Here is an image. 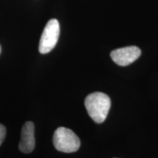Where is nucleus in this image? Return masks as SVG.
<instances>
[{
  "label": "nucleus",
  "mask_w": 158,
  "mask_h": 158,
  "mask_svg": "<svg viewBox=\"0 0 158 158\" xmlns=\"http://www.w3.org/2000/svg\"><path fill=\"white\" fill-rule=\"evenodd\" d=\"M84 104L89 116L96 123L101 124L107 118L111 102L107 94L94 92L86 97Z\"/></svg>",
  "instance_id": "1"
},
{
  "label": "nucleus",
  "mask_w": 158,
  "mask_h": 158,
  "mask_svg": "<svg viewBox=\"0 0 158 158\" xmlns=\"http://www.w3.org/2000/svg\"><path fill=\"white\" fill-rule=\"evenodd\" d=\"M53 143L56 149L64 153H72L78 151L81 141L73 130L60 127L54 132Z\"/></svg>",
  "instance_id": "2"
},
{
  "label": "nucleus",
  "mask_w": 158,
  "mask_h": 158,
  "mask_svg": "<svg viewBox=\"0 0 158 158\" xmlns=\"http://www.w3.org/2000/svg\"><path fill=\"white\" fill-rule=\"evenodd\" d=\"M141 51L137 46H127L111 51L110 57L119 66H127L139 58Z\"/></svg>",
  "instance_id": "4"
},
{
  "label": "nucleus",
  "mask_w": 158,
  "mask_h": 158,
  "mask_svg": "<svg viewBox=\"0 0 158 158\" xmlns=\"http://www.w3.org/2000/svg\"><path fill=\"white\" fill-rule=\"evenodd\" d=\"M60 27L56 19H51L47 23L46 26L41 35L39 44V51L40 54H48L52 51L58 42Z\"/></svg>",
  "instance_id": "3"
},
{
  "label": "nucleus",
  "mask_w": 158,
  "mask_h": 158,
  "mask_svg": "<svg viewBox=\"0 0 158 158\" xmlns=\"http://www.w3.org/2000/svg\"><path fill=\"white\" fill-rule=\"evenodd\" d=\"M6 136V128L3 124H0V146L2 145Z\"/></svg>",
  "instance_id": "6"
},
{
  "label": "nucleus",
  "mask_w": 158,
  "mask_h": 158,
  "mask_svg": "<svg viewBox=\"0 0 158 158\" xmlns=\"http://www.w3.org/2000/svg\"><path fill=\"white\" fill-rule=\"evenodd\" d=\"M35 147V125L33 122H27L23 124L21 130L19 148L21 152L29 154L34 150Z\"/></svg>",
  "instance_id": "5"
},
{
  "label": "nucleus",
  "mask_w": 158,
  "mask_h": 158,
  "mask_svg": "<svg viewBox=\"0 0 158 158\" xmlns=\"http://www.w3.org/2000/svg\"><path fill=\"white\" fill-rule=\"evenodd\" d=\"M0 54H1V45H0Z\"/></svg>",
  "instance_id": "7"
}]
</instances>
